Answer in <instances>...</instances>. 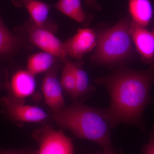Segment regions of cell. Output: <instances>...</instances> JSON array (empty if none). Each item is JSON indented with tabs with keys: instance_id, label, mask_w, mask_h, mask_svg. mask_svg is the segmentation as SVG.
<instances>
[{
	"instance_id": "1",
	"label": "cell",
	"mask_w": 154,
	"mask_h": 154,
	"mask_svg": "<svg viewBox=\"0 0 154 154\" xmlns=\"http://www.w3.org/2000/svg\"><path fill=\"white\" fill-rule=\"evenodd\" d=\"M94 82L106 88L109 93L110 105L103 111L112 128L125 123L146 131L143 115L153 100L151 91L154 83V64L141 71L121 64L110 75Z\"/></svg>"
},
{
	"instance_id": "2",
	"label": "cell",
	"mask_w": 154,
	"mask_h": 154,
	"mask_svg": "<svg viewBox=\"0 0 154 154\" xmlns=\"http://www.w3.org/2000/svg\"><path fill=\"white\" fill-rule=\"evenodd\" d=\"M75 99L69 106L51 112L54 121L76 137L98 144L105 152L118 154L111 143L112 127L103 109L87 106Z\"/></svg>"
},
{
	"instance_id": "3",
	"label": "cell",
	"mask_w": 154,
	"mask_h": 154,
	"mask_svg": "<svg viewBox=\"0 0 154 154\" xmlns=\"http://www.w3.org/2000/svg\"><path fill=\"white\" fill-rule=\"evenodd\" d=\"M128 16L112 28L97 35V44L90 60L92 63L113 66L130 59L134 54Z\"/></svg>"
},
{
	"instance_id": "4",
	"label": "cell",
	"mask_w": 154,
	"mask_h": 154,
	"mask_svg": "<svg viewBox=\"0 0 154 154\" xmlns=\"http://www.w3.org/2000/svg\"><path fill=\"white\" fill-rule=\"evenodd\" d=\"M33 137L39 145L36 154H74L72 140L62 131L50 126L39 130Z\"/></svg>"
},
{
	"instance_id": "5",
	"label": "cell",
	"mask_w": 154,
	"mask_h": 154,
	"mask_svg": "<svg viewBox=\"0 0 154 154\" xmlns=\"http://www.w3.org/2000/svg\"><path fill=\"white\" fill-rule=\"evenodd\" d=\"M23 30L30 42L43 51L60 58L62 61L67 58L64 49L63 42L54 35V32L38 27L31 19L25 22Z\"/></svg>"
},
{
	"instance_id": "6",
	"label": "cell",
	"mask_w": 154,
	"mask_h": 154,
	"mask_svg": "<svg viewBox=\"0 0 154 154\" xmlns=\"http://www.w3.org/2000/svg\"><path fill=\"white\" fill-rule=\"evenodd\" d=\"M1 104L5 115L13 121L38 122L49 116L42 108L38 106L25 105L21 100L8 96L2 99Z\"/></svg>"
},
{
	"instance_id": "7",
	"label": "cell",
	"mask_w": 154,
	"mask_h": 154,
	"mask_svg": "<svg viewBox=\"0 0 154 154\" xmlns=\"http://www.w3.org/2000/svg\"><path fill=\"white\" fill-rule=\"evenodd\" d=\"M97 44V34L94 29L79 28L74 36L63 42L64 49L67 57L80 60L95 49Z\"/></svg>"
},
{
	"instance_id": "8",
	"label": "cell",
	"mask_w": 154,
	"mask_h": 154,
	"mask_svg": "<svg viewBox=\"0 0 154 154\" xmlns=\"http://www.w3.org/2000/svg\"><path fill=\"white\" fill-rule=\"evenodd\" d=\"M55 65L46 72L42 86L45 102L51 111H58L65 107L63 89L58 80Z\"/></svg>"
},
{
	"instance_id": "9",
	"label": "cell",
	"mask_w": 154,
	"mask_h": 154,
	"mask_svg": "<svg viewBox=\"0 0 154 154\" xmlns=\"http://www.w3.org/2000/svg\"><path fill=\"white\" fill-rule=\"evenodd\" d=\"M12 2L17 7L25 8L37 26L54 33L57 30L55 22L48 17L50 6L47 3L40 0H12Z\"/></svg>"
},
{
	"instance_id": "10",
	"label": "cell",
	"mask_w": 154,
	"mask_h": 154,
	"mask_svg": "<svg viewBox=\"0 0 154 154\" xmlns=\"http://www.w3.org/2000/svg\"><path fill=\"white\" fill-rule=\"evenodd\" d=\"M130 32L133 42L145 63L154 64V35L144 27L131 21Z\"/></svg>"
},
{
	"instance_id": "11",
	"label": "cell",
	"mask_w": 154,
	"mask_h": 154,
	"mask_svg": "<svg viewBox=\"0 0 154 154\" xmlns=\"http://www.w3.org/2000/svg\"><path fill=\"white\" fill-rule=\"evenodd\" d=\"M34 75L27 70H20L14 73L9 80L8 97L22 101L32 95L36 90Z\"/></svg>"
},
{
	"instance_id": "12",
	"label": "cell",
	"mask_w": 154,
	"mask_h": 154,
	"mask_svg": "<svg viewBox=\"0 0 154 154\" xmlns=\"http://www.w3.org/2000/svg\"><path fill=\"white\" fill-rule=\"evenodd\" d=\"M128 11L131 21L144 28L149 25L153 15L150 0H128Z\"/></svg>"
},
{
	"instance_id": "13",
	"label": "cell",
	"mask_w": 154,
	"mask_h": 154,
	"mask_svg": "<svg viewBox=\"0 0 154 154\" xmlns=\"http://www.w3.org/2000/svg\"><path fill=\"white\" fill-rule=\"evenodd\" d=\"M60 60H62L60 58L45 51L37 53L28 58L27 70L35 76L49 70Z\"/></svg>"
},
{
	"instance_id": "14",
	"label": "cell",
	"mask_w": 154,
	"mask_h": 154,
	"mask_svg": "<svg viewBox=\"0 0 154 154\" xmlns=\"http://www.w3.org/2000/svg\"><path fill=\"white\" fill-rule=\"evenodd\" d=\"M54 7L79 23H86L89 19L88 14L83 9L81 0H59Z\"/></svg>"
},
{
	"instance_id": "15",
	"label": "cell",
	"mask_w": 154,
	"mask_h": 154,
	"mask_svg": "<svg viewBox=\"0 0 154 154\" xmlns=\"http://www.w3.org/2000/svg\"><path fill=\"white\" fill-rule=\"evenodd\" d=\"M22 44L20 38L8 29L0 16V56L13 54Z\"/></svg>"
},
{
	"instance_id": "16",
	"label": "cell",
	"mask_w": 154,
	"mask_h": 154,
	"mask_svg": "<svg viewBox=\"0 0 154 154\" xmlns=\"http://www.w3.org/2000/svg\"><path fill=\"white\" fill-rule=\"evenodd\" d=\"M76 77V99L82 98L93 91L89 82L87 72L83 68L84 63L82 61L74 62Z\"/></svg>"
},
{
	"instance_id": "17",
	"label": "cell",
	"mask_w": 154,
	"mask_h": 154,
	"mask_svg": "<svg viewBox=\"0 0 154 154\" xmlns=\"http://www.w3.org/2000/svg\"><path fill=\"white\" fill-rule=\"evenodd\" d=\"M63 61L64 65L60 82L63 89L76 99V77L74 62L66 58Z\"/></svg>"
},
{
	"instance_id": "18",
	"label": "cell",
	"mask_w": 154,
	"mask_h": 154,
	"mask_svg": "<svg viewBox=\"0 0 154 154\" xmlns=\"http://www.w3.org/2000/svg\"><path fill=\"white\" fill-rule=\"evenodd\" d=\"M144 154H154V125L150 133V138L148 142L144 146L143 148Z\"/></svg>"
},
{
	"instance_id": "19",
	"label": "cell",
	"mask_w": 154,
	"mask_h": 154,
	"mask_svg": "<svg viewBox=\"0 0 154 154\" xmlns=\"http://www.w3.org/2000/svg\"><path fill=\"white\" fill-rule=\"evenodd\" d=\"M36 151L28 149L11 150L0 147V154H36Z\"/></svg>"
},
{
	"instance_id": "20",
	"label": "cell",
	"mask_w": 154,
	"mask_h": 154,
	"mask_svg": "<svg viewBox=\"0 0 154 154\" xmlns=\"http://www.w3.org/2000/svg\"><path fill=\"white\" fill-rule=\"evenodd\" d=\"M8 72L0 68V89H8Z\"/></svg>"
},
{
	"instance_id": "21",
	"label": "cell",
	"mask_w": 154,
	"mask_h": 154,
	"mask_svg": "<svg viewBox=\"0 0 154 154\" xmlns=\"http://www.w3.org/2000/svg\"><path fill=\"white\" fill-rule=\"evenodd\" d=\"M88 7L95 11H99L102 10V8L98 5L96 0H84Z\"/></svg>"
},
{
	"instance_id": "22",
	"label": "cell",
	"mask_w": 154,
	"mask_h": 154,
	"mask_svg": "<svg viewBox=\"0 0 154 154\" xmlns=\"http://www.w3.org/2000/svg\"><path fill=\"white\" fill-rule=\"evenodd\" d=\"M111 154L109 153L105 152H104V153H99V154Z\"/></svg>"
},
{
	"instance_id": "23",
	"label": "cell",
	"mask_w": 154,
	"mask_h": 154,
	"mask_svg": "<svg viewBox=\"0 0 154 154\" xmlns=\"http://www.w3.org/2000/svg\"><path fill=\"white\" fill-rule=\"evenodd\" d=\"M152 33H153L154 35V30H153V31H152Z\"/></svg>"
}]
</instances>
